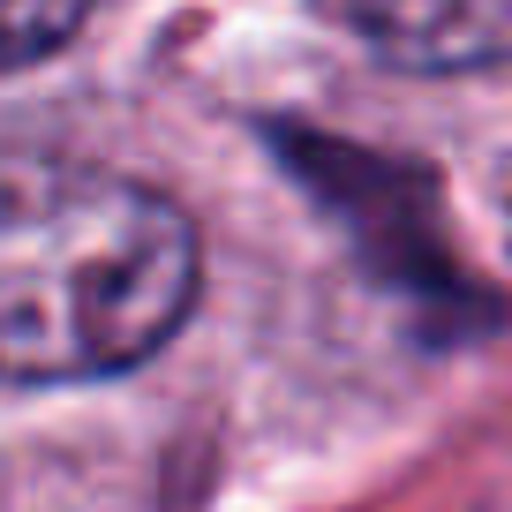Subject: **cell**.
<instances>
[{
    "instance_id": "6da1fadb",
    "label": "cell",
    "mask_w": 512,
    "mask_h": 512,
    "mask_svg": "<svg viewBox=\"0 0 512 512\" xmlns=\"http://www.w3.org/2000/svg\"><path fill=\"white\" fill-rule=\"evenodd\" d=\"M204 279L166 189L61 151H0V384H83L151 362Z\"/></svg>"
},
{
    "instance_id": "7a4b0ae2",
    "label": "cell",
    "mask_w": 512,
    "mask_h": 512,
    "mask_svg": "<svg viewBox=\"0 0 512 512\" xmlns=\"http://www.w3.org/2000/svg\"><path fill=\"white\" fill-rule=\"evenodd\" d=\"M347 23L384 61L422 76L512 61V0H347Z\"/></svg>"
},
{
    "instance_id": "3957f363",
    "label": "cell",
    "mask_w": 512,
    "mask_h": 512,
    "mask_svg": "<svg viewBox=\"0 0 512 512\" xmlns=\"http://www.w3.org/2000/svg\"><path fill=\"white\" fill-rule=\"evenodd\" d=\"M91 0H0V68H31L83 31Z\"/></svg>"
}]
</instances>
